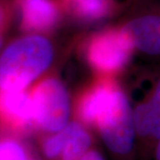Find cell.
<instances>
[{"instance_id": "cell-1", "label": "cell", "mask_w": 160, "mask_h": 160, "mask_svg": "<svg viewBox=\"0 0 160 160\" xmlns=\"http://www.w3.org/2000/svg\"><path fill=\"white\" fill-rule=\"evenodd\" d=\"M53 59V47L43 35L22 34L0 51V89L28 90L46 72Z\"/></svg>"}, {"instance_id": "cell-2", "label": "cell", "mask_w": 160, "mask_h": 160, "mask_svg": "<svg viewBox=\"0 0 160 160\" xmlns=\"http://www.w3.org/2000/svg\"><path fill=\"white\" fill-rule=\"evenodd\" d=\"M134 46L129 36L119 28H108L91 35L85 43V58L99 77L113 78L126 67Z\"/></svg>"}, {"instance_id": "cell-3", "label": "cell", "mask_w": 160, "mask_h": 160, "mask_svg": "<svg viewBox=\"0 0 160 160\" xmlns=\"http://www.w3.org/2000/svg\"><path fill=\"white\" fill-rule=\"evenodd\" d=\"M36 132L53 133L69 124L70 99L63 83L56 77L40 78L29 88Z\"/></svg>"}, {"instance_id": "cell-4", "label": "cell", "mask_w": 160, "mask_h": 160, "mask_svg": "<svg viewBox=\"0 0 160 160\" xmlns=\"http://www.w3.org/2000/svg\"><path fill=\"white\" fill-rule=\"evenodd\" d=\"M96 129L107 147L116 155L126 156L132 150L136 132L132 110L122 90L99 121Z\"/></svg>"}, {"instance_id": "cell-5", "label": "cell", "mask_w": 160, "mask_h": 160, "mask_svg": "<svg viewBox=\"0 0 160 160\" xmlns=\"http://www.w3.org/2000/svg\"><path fill=\"white\" fill-rule=\"evenodd\" d=\"M112 78L99 77L78 94L75 104L78 122L95 128L98 122L114 103L119 92Z\"/></svg>"}, {"instance_id": "cell-6", "label": "cell", "mask_w": 160, "mask_h": 160, "mask_svg": "<svg viewBox=\"0 0 160 160\" xmlns=\"http://www.w3.org/2000/svg\"><path fill=\"white\" fill-rule=\"evenodd\" d=\"M36 132L29 88L24 91L0 89V134L22 138Z\"/></svg>"}, {"instance_id": "cell-7", "label": "cell", "mask_w": 160, "mask_h": 160, "mask_svg": "<svg viewBox=\"0 0 160 160\" xmlns=\"http://www.w3.org/2000/svg\"><path fill=\"white\" fill-rule=\"evenodd\" d=\"M22 34L46 35L57 27L63 9L56 0H12Z\"/></svg>"}, {"instance_id": "cell-8", "label": "cell", "mask_w": 160, "mask_h": 160, "mask_svg": "<svg viewBox=\"0 0 160 160\" xmlns=\"http://www.w3.org/2000/svg\"><path fill=\"white\" fill-rule=\"evenodd\" d=\"M121 28L135 49L149 55H160V9L142 12Z\"/></svg>"}, {"instance_id": "cell-9", "label": "cell", "mask_w": 160, "mask_h": 160, "mask_svg": "<svg viewBox=\"0 0 160 160\" xmlns=\"http://www.w3.org/2000/svg\"><path fill=\"white\" fill-rule=\"evenodd\" d=\"M62 9L78 21L93 22L111 16L119 8L118 0H60Z\"/></svg>"}, {"instance_id": "cell-10", "label": "cell", "mask_w": 160, "mask_h": 160, "mask_svg": "<svg viewBox=\"0 0 160 160\" xmlns=\"http://www.w3.org/2000/svg\"><path fill=\"white\" fill-rule=\"evenodd\" d=\"M69 135L60 160H78L91 149L92 137L79 122H69Z\"/></svg>"}, {"instance_id": "cell-11", "label": "cell", "mask_w": 160, "mask_h": 160, "mask_svg": "<svg viewBox=\"0 0 160 160\" xmlns=\"http://www.w3.org/2000/svg\"><path fill=\"white\" fill-rule=\"evenodd\" d=\"M0 160H37L22 138L0 134Z\"/></svg>"}, {"instance_id": "cell-12", "label": "cell", "mask_w": 160, "mask_h": 160, "mask_svg": "<svg viewBox=\"0 0 160 160\" xmlns=\"http://www.w3.org/2000/svg\"><path fill=\"white\" fill-rule=\"evenodd\" d=\"M68 125L62 130L46 134L40 139V149L46 159L55 160L60 158L69 135Z\"/></svg>"}, {"instance_id": "cell-13", "label": "cell", "mask_w": 160, "mask_h": 160, "mask_svg": "<svg viewBox=\"0 0 160 160\" xmlns=\"http://www.w3.org/2000/svg\"><path fill=\"white\" fill-rule=\"evenodd\" d=\"M132 115L136 134L145 139L152 137V118L148 101L139 103Z\"/></svg>"}, {"instance_id": "cell-14", "label": "cell", "mask_w": 160, "mask_h": 160, "mask_svg": "<svg viewBox=\"0 0 160 160\" xmlns=\"http://www.w3.org/2000/svg\"><path fill=\"white\" fill-rule=\"evenodd\" d=\"M14 18L12 0H0V51L6 46V37Z\"/></svg>"}, {"instance_id": "cell-15", "label": "cell", "mask_w": 160, "mask_h": 160, "mask_svg": "<svg viewBox=\"0 0 160 160\" xmlns=\"http://www.w3.org/2000/svg\"><path fill=\"white\" fill-rule=\"evenodd\" d=\"M152 118V139H160V79L155 86L151 96L148 100Z\"/></svg>"}, {"instance_id": "cell-16", "label": "cell", "mask_w": 160, "mask_h": 160, "mask_svg": "<svg viewBox=\"0 0 160 160\" xmlns=\"http://www.w3.org/2000/svg\"><path fill=\"white\" fill-rule=\"evenodd\" d=\"M78 160H104V158L98 150L91 149Z\"/></svg>"}, {"instance_id": "cell-17", "label": "cell", "mask_w": 160, "mask_h": 160, "mask_svg": "<svg viewBox=\"0 0 160 160\" xmlns=\"http://www.w3.org/2000/svg\"><path fill=\"white\" fill-rule=\"evenodd\" d=\"M156 160H160V139L158 142V145L156 148Z\"/></svg>"}]
</instances>
